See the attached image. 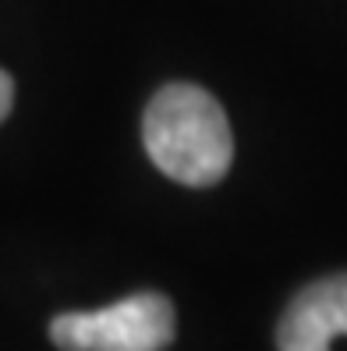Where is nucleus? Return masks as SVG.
<instances>
[{
    "label": "nucleus",
    "instance_id": "nucleus-1",
    "mask_svg": "<svg viewBox=\"0 0 347 351\" xmlns=\"http://www.w3.org/2000/svg\"><path fill=\"white\" fill-rule=\"evenodd\" d=\"M142 142L170 181L206 189L231 171L234 135L220 99L192 82L163 86L142 117Z\"/></svg>",
    "mask_w": 347,
    "mask_h": 351
},
{
    "label": "nucleus",
    "instance_id": "nucleus-2",
    "mask_svg": "<svg viewBox=\"0 0 347 351\" xmlns=\"http://www.w3.org/2000/svg\"><path fill=\"white\" fill-rule=\"evenodd\" d=\"M174 305L159 291H138L92 313H60L50 341L60 351H163L174 341Z\"/></svg>",
    "mask_w": 347,
    "mask_h": 351
},
{
    "label": "nucleus",
    "instance_id": "nucleus-3",
    "mask_svg": "<svg viewBox=\"0 0 347 351\" xmlns=\"http://www.w3.org/2000/svg\"><path fill=\"white\" fill-rule=\"evenodd\" d=\"M347 334V274L312 280L291 298L277 326L280 351H333Z\"/></svg>",
    "mask_w": 347,
    "mask_h": 351
},
{
    "label": "nucleus",
    "instance_id": "nucleus-4",
    "mask_svg": "<svg viewBox=\"0 0 347 351\" xmlns=\"http://www.w3.org/2000/svg\"><path fill=\"white\" fill-rule=\"evenodd\" d=\"M14 107V82L8 71H0V121H4Z\"/></svg>",
    "mask_w": 347,
    "mask_h": 351
}]
</instances>
